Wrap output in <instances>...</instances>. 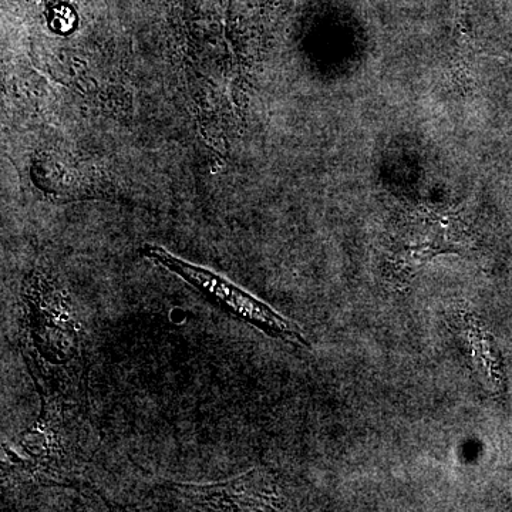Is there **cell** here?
<instances>
[{
  "label": "cell",
  "instance_id": "1",
  "mask_svg": "<svg viewBox=\"0 0 512 512\" xmlns=\"http://www.w3.org/2000/svg\"><path fill=\"white\" fill-rule=\"evenodd\" d=\"M141 254L180 276L187 284L194 286L198 292L207 296L215 305L220 306L225 312L231 313L235 318L244 320L272 338L306 345L305 335L296 323L285 318L245 289L232 284L224 276L215 274L204 266L184 261L158 245L147 244L141 249Z\"/></svg>",
  "mask_w": 512,
  "mask_h": 512
}]
</instances>
